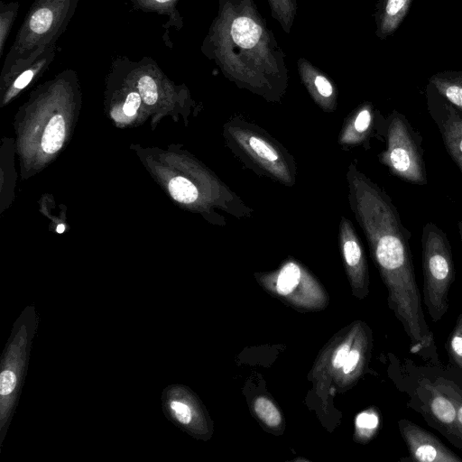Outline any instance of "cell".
<instances>
[{"mask_svg":"<svg viewBox=\"0 0 462 462\" xmlns=\"http://www.w3.org/2000/svg\"><path fill=\"white\" fill-rule=\"evenodd\" d=\"M139 94L147 105H153L158 98L157 86L150 76H143L138 81Z\"/></svg>","mask_w":462,"mask_h":462,"instance_id":"44dd1931","label":"cell"},{"mask_svg":"<svg viewBox=\"0 0 462 462\" xmlns=\"http://www.w3.org/2000/svg\"><path fill=\"white\" fill-rule=\"evenodd\" d=\"M141 98L142 97L140 94L136 92L130 93L127 96L125 105L123 106L124 113L128 116L135 115L137 109L140 106Z\"/></svg>","mask_w":462,"mask_h":462,"instance_id":"d4e9b609","label":"cell"},{"mask_svg":"<svg viewBox=\"0 0 462 462\" xmlns=\"http://www.w3.org/2000/svg\"><path fill=\"white\" fill-rule=\"evenodd\" d=\"M462 115V70H444L433 74L427 84Z\"/></svg>","mask_w":462,"mask_h":462,"instance_id":"4fadbf2b","label":"cell"},{"mask_svg":"<svg viewBox=\"0 0 462 462\" xmlns=\"http://www.w3.org/2000/svg\"><path fill=\"white\" fill-rule=\"evenodd\" d=\"M206 53L239 88L277 102L288 87L286 54L254 0H218Z\"/></svg>","mask_w":462,"mask_h":462,"instance_id":"7a4b0ae2","label":"cell"},{"mask_svg":"<svg viewBox=\"0 0 462 462\" xmlns=\"http://www.w3.org/2000/svg\"><path fill=\"white\" fill-rule=\"evenodd\" d=\"M254 411L257 416L270 427H276L282 421V416L275 405L266 397H259L254 401Z\"/></svg>","mask_w":462,"mask_h":462,"instance_id":"d6986e66","label":"cell"},{"mask_svg":"<svg viewBox=\"0 0 462 462\" xmlns=\"http://www.w3.org/2000/svg\"><path fill=\"white\" fill-rule=\"evenodd\" d=\"M384 139L385 150L378 154L380 162L403 181L427 184L422 137L403 114L393 110L388 115Z\"/></svg>","mask_w":462,"mask_h":462,"instance_id":"8992f818","label":"cell"},{"mask_svg":"<svg viewBox=\"0 0 462 462\" xmlns=\"http://www.w3.org/2000/svg\"><path fill=\"white\" fill-rule=\"evenodd\" d=\"M339 244L351 275L362 286L367 283V266L365 253L353 224L345 217L339 223Z\"/></svg>","mask_w":462,"mask_h":462,"instance_id":"8fae6325","label":"cell"},{"mask_svg":"<svg viewBox=\"0 0 462 462\" xmlns=\"http://www.w3.org/2000/svg\"><path fill=\"white\" fill-rule=\"evenodd\" d=\"M455 402L457 408V425L459 435L462 439V396L457 398Z\"/></svg>","mask_w":462,"mask_h":462,"instance_id":"f1b7e54d","label":"cell"},{"mask_svg":"<svg viewBox=\"0 0 462 462\" xmlns=\"http://www.w3.org/2000/svg\"><path fill=\"white\" fill-rule=\"evenodd\" d=\"M224 136L230 149L250 168L284 185L294 184L292 156L263 129L236 117L225 124Z\"/></svg>","mask_w":462,"mask_h":462,"instance_id":"277c9868","label":"cell"},{"mask_svg":"<svg viewBox=\"0 0 462 462\" xmlns=\"http://www.w3.org/2000/svg\"><path fill=\"white\" fill-rule=\"evenodd\" d=\"M457 226H458V231H459V235H460V238H461V243H462V220L458 221Z\"/></svg>","mask_w":462,"mask_h":462,"instance_id":"4dcf8cb0","label":"cell"},{"mask_svg":"<svg viewBox=\"0 0 462 462\" xmlns=\"http://www.w3.org/2000/svg\"><path fill=\"white\" fill-rule=\"evenodd\" d=\"M300 278V267L292 261L286 263L281 268L277 275V292L282 296L290 294L299 285Z\"/></svg>","mask_w":462,"mask_h":462,"instance_id":"2e32d148","label":"cell"},{"mask_svg":"<svg viewBox=\"0 0 462 462\" xmlns=\"http://www.w3.org/2000/svg\"><path fill=\"white\" fill-rule=\"evenodd\" d=\"M16 383L15 374L9 370H5L0 374V393L1 395H8L11 393Z\"/></svg>","mask_w":462,"mask_h":462,"instance_id":"603a6c76","label":"cell"},{"mask_svg":"<svg viewBox=\"0 0 462 462\" xmlns=\"http://www.w3.org/2000/svg\"><path fill=\"white\" fill-rule=\"evenodd\" d=\"M272 17L290 33L297 14V0H267Z\"/></svg>","mask_w":462,"mask_h":462,"instance_id":"9a60e30c","label":"cell"},{"mask_svg":"<svg viewBox=\"0 0 462 462\" xmlns=\"http://www.w3.org/2000/svg\"><path fill=\"white\" fill-rule=\"evenodd\" d=\"M65 139V121L60 115L53 116L45 130L42 138V150L50 154L58 152Z\"/></svg>","mask_w":462,"mask_h":462,"instance_id":"5bb4252c","label":"cell"},{"mask_svg":"<svg viewBox=\"0 0 462 462\" xmlns=\"http://www.w3.org/2000/svg\"><path fill=\"white\" fill-rule=\"evenodd\" d=\"M350 208L368 242L388 290V304L411 340L410 352L429 365L441 364L433 333L425 320L410 246L391 197L352 162L346 172Z\"/></svg>","mask_w":462,"mask_h":462,"instance_id":"6da1fadb","label":"cell"},{"mask_svg":"<svg viewBox=\"0 0 462 462\" xmlns=\"http://www.w3.org/2000/svg\"><path fill=\"white\" fill-rule=\"evenodd\" d=\"M156 2H159V3H165V2H168L170 0H155Z\"/></svg>","mask_w":462,"mask_h":462,"instance_id":"1f68e13d","label":"cell"},{"mask_svg":"<svg viewBox=\"0 0 462 462\" xmlns=\"http://www.w3.org/2000/svg\"><path fill=\"white\" fill-rule=\"evenodd\" d=\"M422 298L433 322L440 320L449 307V290L456 268L450 243L445 232L428 222L422 229Z\"/></svg>","mask_w":462,"mask_h":462,"instance_id":"5b68a950","label":"cell"},{"mask_svg":"<svg viewBox=\"0 0 462 462\" xmlns=\"http://www.w3.org/2000/svg\"><path fill=\"white\" fill-rule=\"evenodd\" d=\"M33 72L32 70H26L22 75H20L16 80L14 81V88H23L25 86L29 84L31 79H32Z\"/></svg>","mask_w":462,"mask_h":462,"instance_id":"83f0119b","label":"cell"},{"mask_svg":"<svg viewBox=\"0 0 462 462\" xmlns=\"http://www.w3.org/2000/svg\"><path fill=\"white\" fill-rule=\"evenodd\" d=\"M300 79L313 101L324 111L333 112L337 105V88L333 80L310 60H297Z\"/></svg>","mask_w":462,"mask_h":462,"instance_id":"30bf717a","label":"cell"},{"mask_svg":"<svg viewBox=\"0 0 462 462\" xmlns=\"http://www.w3.org/2000/svg\"><path fill=\"white\" fill-rule=\"evenodd\" d=\"M401 436L411 460L418 462H462V458L444 445L434 434L407 420L398 421Z\"/></svg>","mask_w":462,"mask_h":462,"instance_id":"ba28073f","label":"cell"},{"mask_svg":"<svg viewBox=\"0 0 462 462\" xmlns=\"http://www.w3.org/2000/svg\"><path fill=\"white\" fill-rule=\"evenodd\" d=\"M360 352L357 349L350 350L343 365V372L350 374L356 369L360 361Z\"/></svg>","mask_w":462,"mask_h":462,"instance_id":"484cf974","label":"cell"},{"mask_svg":"<svg viewBox=\"0 0 462 462\" xmlns=\"http://www.w3.org/2000/svg\"><path fill=\"white\" fill-rule=\"evenodd\" d=\"M52 18V12L49 8H40L30 19V29L35 33H43L51 27Z\"/></svg>","mask_w":462,"mask_h":462,"instance_id":"ffe728a7","label":"cell"},{"mask_svg":"<svg viewBox=\"0 0 462 462\" xmlns=\"http://www.w3.org/2000/svg\"><path fill=\"white\" fill-rule=\"evenodd\" d=\"M425 95L429 114L439 130L446 151L462 173V115L429 86Z\"/></svg>","mask_w":462,"mask_h":462,"instance_id":"52a82bcc","label":"cell"},{"mask_svg":"<svg viewBox=\"0 0 462 462\" xmlns=\"http://www.w3.org/2000/svg\"><path fill=\"white\" fill-rule=\"evenodd\" d=\"M171 408L180 422L188 424L190 421L191 412L188 405L173 401L171 402Z\"/></svg>","mask_w":462,"mask_h":462,"instance_id":"cb8c5ba5","label":"cell"},{"mask_svg":"<svg viewBox=\"0 0 462 462\" xmlns=\"http://www.w3.org/2000/svg\"><path fill=\"white\" fill-rule=\"evenodd\" d=\"M379 115L371 102L362 103L346 118L338 142L341 144L356 145L368 143L375 134H381L384 137L386 118L379 119Z\"/></svg>","mask_w":462,"mask_h":462,"instance_id":"9c48e42d","label":"cell"},{"mask_svg":"<svg viewBox=\"0 0 462 462\" xmlns=\"http://www.w3.org/2000/svg\"><path fill=\"white\" fill-rule=\"evenodd\" d=\"M413 0H378L375 5V35L385 40L393 34L406 17Z\"/></svg>","mask_w":462,"mask_h":462,"instance_id":"7c38bea8","label":"cell"},{"mask_svg":"<svg viewBox=\"0 0 462 462\" xmlns=\"http://www.w3.org/2000/svg\"><path fill=\"white\" fill-rule=\"evenodd\" d=\"M171 196L178 202L191 204L199 197L197 186L189 179L181 176L171 179L169 182Z\"/></svg>","mask_w":462,"mask_h":462,"instance_id":"e0dca14e","label":"cell"},{"mask_svg":"<svg viewBox=\"0 0 462 462\" xmlns=\"http://www.w3.org/2000/svg\"><path fill=\"white\" fill-rule=\"evenodd\" d=\"M398 387L409 396L407 407L420 413L428 425L462 449L456 402L425 366H417L408 358L401 360Z\"/></svg>","mask_w":462,"mask_h":462,"instance_id":"3957f363","label":"cell"},{"mask_svg":"<svg viewBox=\"0 0 462 462\" xmlns=\"http://www.w3.org/2000/svg\"><path fill=\"white\" fill-rule=\"evenodd\" d=\"M64 230H65V226H64V225L60 224V225L57 226V232H58V233L61 234V233H63V232H64Z\"/></svg>","mask_w":462,"mask_h":462,"instance_id":"f546056e","label":"cell"},{"mask_svg":"<svg viewBox=\"0 0 462 462\" xmlns=\"http://www.w3.org/2000/svg\"><path fill=\"white\" fill-rule=\"evenodd\" d=\"M349 346L348 345H343L341 346L336 352V355L333 358V366L335 368H341L343 367L345 361L348 356L349 353Z\"/></svg>","mask_w":462,"mask_h":462,"instance_id":"4316f807","label":"cell"},{"mask_svg":"<svg viewBox=\"0 0 462 462\" xmlns=\"http://www.w3.org/2000/svg\"><path fill=\"white\" fill-rule=\"evenodd\" d=\"M356 425L359 430L373 433L379 426V417L374 411H363L357 415Z\"/></svg>","mask_w":462,"mask_h":462,"instance_id":"7402d4cb","label":"cell"},{"mask_svg":"<svg viewBox=\"0 0 462 462\" xmlns=\"http://www.w3.org/2000/svg\"><path fill=\"white\" fill-rule=\"evenodd\" d=\"M449 365L462 371V312L457 316L455 326L446 343Z\"/></svg>","mask_w":462,"mask_h":462,"instance_id":"ac0fdd59","label":"cell"}]
</instances>
